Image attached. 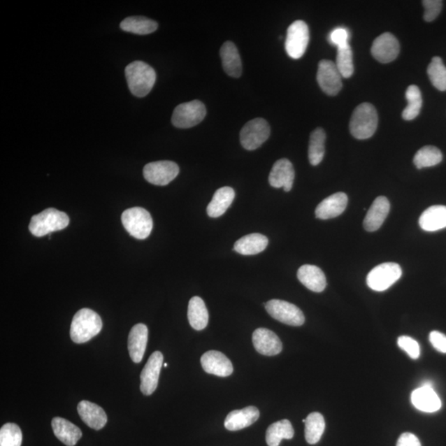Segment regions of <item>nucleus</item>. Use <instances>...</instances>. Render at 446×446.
<instances>
[{
    "label": "nucleus",
    "instance_id": "1",
    "mask_svg": "<svg viewBox=\"0 0 446 446\" xmlns=\"http://www.w3.org/2000/svg\"><path fill=\"white\" fill-rule=\"evenodd\" d=\"M125 75L131 93L143 98L151 92L157 80L156 71L143 62L136 61L126 67Z\"/></svg>",
    "mask_w": 446,
    "mask_h": 446
},
{
    "label": "nucleus",
    "instance_id": "2",
    "mask_svg": "<svg viewBox=\"0 0 446 446\" xmlns=\"http://www.w3.org/2000/svg\"><path fill=\"white\" fill-rule=\"evenodd\" d=\"M103 327L101 317L89 308H82L75 313L71 326V338L76 344L87 343L96 336Z\"/></svg>",
    "mask_w": 446,
    "mask_h": 446
},
{
    "label": "nucleus",
    "instance_id": "3",
    "mask_svg": "<svg viewBox=\"0 0 446 446\" xmlns=\"http://www.w3.org/2000/svg\"><path fill=\"white\" fill-rule=\"evenodd\" d=\"M377 121L376 109L371 103L359 104L350 118V134L359 140L371 138L375 134Z\"/></svg>",
    "mask_w": 446,
    "mask_h": 446
},
{
    "label": "nucleus",
    "instance_id": "4",
    "mask_svg": "<svg viewBox=\"0 0 446 446\" xmlns=\"http://www.w3.org/2000/svg\"><path fill=\"white\" fill-rule=\"evenodd\" d=\"M69 223L66 213L51 208L31 217L29 231L34 236L41 238L51 232L65 229Z\"/></svg>",
    "mask_w": 446,
    "mask_h": 446
},
{
    "label": "nucleus",
    "instance_id": "5",
    "mask_svg": "<svg viewBox=\"0 0 446 446\" xmlns=\"http://www.w3.org/2000/svg\"><path fill=\"white\" fill-rule=\"evenodd\" d=\"M122 222L127 231L139 240L148 238L153 229L152 217L143 208L127 209L122 215Z\"/></svg>",
    "mask_w": 446,
    "mask_h": 446
},
{
    "label": "nucleus",
    "instance_id": "6",
    "mask_svg": "<svg viewBox=\"0 0 446 446\" xmlns=\"http://www.w3.org/2000/svg\"><path fill=\"white\" fill-rule=\"evenodd\" d=\"M207 115L206 107L199 100L180 104L173 113L171 121L177 129H190L200 124Z\"/></svg>",
    "mask_w": 446,
    "mask_h": 446
},
{
    "label": "nucleus",
    "instance_id": "7",
    "mask_svg": "<svg viewBox=\"0 0 446 446\" xmlns=\"http://www.w3.org/2000/svg\"><path fill=\"white\" fill-rule=\"evenodd\" d=\"M403 274L398 264L387 262L373 268L367 276V285L372 290L382 292L394 285Z\"/></svg>",
    "mask_w": 446,
    "mask_h": 446
},
{
    "label": "nucleus",
    "instance_id": "8",
    "mask_svg": "<svg viewBox=\"0 0 446 446\" xmlns=\"http://www.w3.org/2000/svg\"><path fill=\"white\" fill-rule=\"evenodd\" d=\"M270 134L271 127L267 121L261 117L254 118L241 129L240 144L245 150L254 151L266 142Z\"/></svg>",
    "mask_w": 446,
    "mask_h": 446
},
{
    "label": "nucleus",
    "instance_id": "9",
    "mask_svg": "<svg viewBox=\"0 0 446 446\" xmlns=\"http://www.w3.org/2000/svg\"><path fill=\"white\" fill-rule=\"evenodd\" d=\"M309 29L306 22L297 20L289 27L287 31L285 49L293 59L301 58L308 48Z\"/></svg>",
    "mask_w": 446,
    "mask_h": 446
},
{
    "label": "nucleus",
    "instance_id": "10",
    "mask_svg": "<svg viewBox=\"0 0 446 446\" xmlns=\"http://www.w3.org/2000/svg\"><path fill=\"white\" fill-rule=\"evenodd\" d=\"M265 307L273 318L286 325L300 326L304 324L305 317L303 312L293 303L273 299L265 303Z\"/></svg>",
    "mask_w": 446,
    "mask_h": 446
},
{
    "label": "nucleus",
    "instance_id": "11",
    "mask_svg": "<svg viewBox=\"0 0 446 446\" xmlns=\"http://www.w3.org/2000/svg\"><path fill=\"white\" fill-rule=\"evenodd\" d=\"M180 168L176 163L161 161L148 164L143 169L145 180L154 185L165 186L179 175Z\"/></svg>",
    "mask_w": 446,
    "mask_h": 446
},
{
    "label": "nucleus",
    "instance_id": "12",
    "mask_svg": "<svg viewBox=\"0 0 446 446\" xmlns=\"http://www.w3.org/2000/svg\"><path fill=\"white\" fill-rule=\"evenodd\" d=\"M317 80L323 92L330 96H335L343 89V76L331 61L322 60L318 64Z\"/></svg>",
    "mask_w": 446,
    "mask_h": 446
},
{
    "label": "nucleus",
    "instance_id": "13",
    "mask_svg": "<svg viewBox=\"0 0 446 446\" xmlns=\"http://www.w3.org/2000/svg\"><path fill=\"white\" fill-rule=\"evenodd\" d=\"M164 357L160 352H154L141 374L140 389L144 395H152L156 391L163 366Z\"/></svg>",
    "mask_w": 446,
    "mask_h": 446
},
{
    "label": "nucleus",
    "instance_id": "14",
    "mask_svg": "<svg viewBox=\"0 0 446 446\" xmlns=\"http://www.w3.org/2000/svg\"><path fill=\"white\" fill-rule=\"evenodd\" d=\"M400 45L396 36L390 33H384L377 36L373 43L371 53L377 62L389 63L398 57Z\"/></svg>",
    "mask_w": 446,
    "mask_h": 446
},
{
    "label": "nucleus",
    "instance_id": "15",
    "mask_svg": "<svg viewBox=\"0 0 446 446\" xmlns=\"http://www.w3.org/2000/svg\"><path fill=\"white\" fill-rule=\"evenodd\" d=\"M295 171L293 164L288 159L277 161L268 175V182L272 187H283L285 192H289L293 188Z\"/></svg>",
    "mask_w": 446,
    "mask_h": 446
},
{
    "label": "nucleus",
    "instance_id": "16",
    "mask_svg": "<svg viewBox=\"0 0 446 446\" xmlns=\"http://www.w3.org/2000/svg\"><path fill=\"white\" fill-rule=\"evenodd\" d=\"M252 341L254 349L263 356H276L283 349V345L279 336L275 332L266 329H258L254 331Z\"/></svg>",
    "mask_w": 446,
    "mask_h": 446
},
{
    "label": "nucleus",
    "instance_id": "17",
    "mask_svg": "<svg viewBox=\"0 0 446 446\" xmlns=\"http://www.w3.org/2000/svg\"><path fill=\"white\" fill-rule=\"evenodd\" d=\"M201 365L208 374L218 377L230 376L233 373V366L224 354L210 350L203 354Z\"/></svg>",
    "mask_w": 446,
    "mask_h": 446
},
{
    "label": "nucleus",
    "instance_id": "18",
    "mask_svg": "<svg viewBox=\"0 0 446 446\" xmlns=\"http://www.w3.org/2000/svg\"><path fill=\"white\" fill-rule=\"evenodd\" d=\"M348 197L345 193H336L322 201L316 208L315 215L322 220H331L343 213L347 207Z\"/></svg>",
    "mask_w": 446,
    "mask_h": 446
},
{
    "label": "nucleus",
    "instance_id": "19",
    "mask_svg": "<svg viewBox=\"0 0 446 446\" xmlns=\"http://www.w3.org/2000/svg\"><path fill=\"white\" fill-rule=\"evenodd\" d=\"M413 406L424 412H436L440 410L443 403L433 387L422 386L414 390L411 397Z\"/></svg>",
    "mask_w": 446,
    "mask_h": 446
},
{
    "label": "nucleus",
    "instance_id": "20",
    "mask_svg": "<svg viewBox=\"0 0 446 446\" xmlns=\"http://www.w3.org/2000/svg\"><path fill=\"white\" fill-rule=\"evenodd\" d=\"M390 211V203L384 196L377 197L367 213L364 227L367 231H375L383 225Z\"/></svg>",
    "mask_w": 446,
    "mask_h": 446
},
{
    "label": "nucleus",
    "instance_id": "21",
    "mask_svg": "<svg viewBox=\"0 0 446 446\" xmlns=\"http://www.w3.org/2000/svg\"><path fill=\"white\" fill-rule=\"evenodd\" d=\"M148 341V329L143 323L135 325L129 336V352L131 361L140 363L143 361Z\"/></svg>",
    "mask_w": 446,
    "mask_h": 446
},
{
    "label": "nucleus",
    "instance_id": "22",
    "mask_svg": "<svg viewBox=\"0 0 446 446\" xmlns=\"http://www.w3.org/2000/svg\"><path fill=\"white\" fill-rule=\"evenodd\" d=\"M77 410L82 421L90 429L99 431L106 426L108 417L106 412L99 405L89 401H81L77 407Z\"/></svg>",
    "mask_w": 446,
    "mask_h": 446
},
{
    "label": "nucleus",
    "instance_id": "23",
    "mask_svg": "<svg viewBox=\"0 0 446 446\" xmlns=\"http://www.w3.org/2000/svg\"><path fill=\"white\" fill-rule=\"evenodd\" d=\"M259 417V412L256 407L250 406L231 412L226 416L224 426L229 431H235L247 429Z\"/></svg>",
    "mask_w": 446,
    "mask_h": 446
},
{
    "label": "nucleus",
    "instance_id": "24",
    "mask_svg": "<svg viewBox=\"0 0 446 446\" xmlns=\"http://www.w3.org/2000/svg\"><path fill=\"white\" fill-rule=\"evenodd\" d=\"M298 279L309 290L321 293L326 287L324 273L315 266L304 265L298 268Z\"/></svg>",
    "mask_w": 446,
    "mask_h": 446
},
{
    "label": "nucleus",
    "instance_id": "25",
    "mask_svg": "<svg viewBox=\"0 0 446 446\" xmlns=\"http://www.w3.org/2000/svg\"><path fill=\"white\" fill-rule=\"evenodd\" d=\"M220 56L223 70L226 74L233 78H239L243 73V64L236 45L232 42H226L222 45Z\"/></svg>",
    "mask_w": 446,
    "mask_h": 446
},
{
    "label": "nucleus",
    "instance_id": "26",
    "mask_svg": "<svg viewBox=\"0 0 446 446\" xmlns=\"http://www.w3.org/2000/svg\"><path fill=\"white\" fill-rule=\"evenodd\" d=\"M52 426L57 438L67 446L75 445L82 438V432L79 427L64 418H53Z\"/></svg>",
    "mask_w": 446,
    "mask_h": 446
},
{
    "label": "nucleus",
    "instance_id": "27",
    "mask_svg": "<svg viewBox=\"0 0 446 446\" xmlns=\"http://www.w3.org/2000/svg\"><path fill=\"white\" fill-rule=\"evenodd\" d=\"M268 244V240L266 236L253 233L236 240L233 250L243 256H253L264 252Z\"/></svg>",
    "mask_w": 446,
    "mask_h": 446
},
{
    "label": "nucleus",
    "instance_id": "28",
    "mask_svg": "<svg viewBox=\"0 0 446 446\" xmlns=\"http://www.w3.org/2000/svg\"><path fill=\"white\" fill-rule=\"evenodd\" d=\"M235 195L234 189L231 187H222L217 189L213 195L212 201L208 206V215L216 218L224 215L233 202Z\"/></svg>",
    "mask_w": 446,
    "mask_h": 446
},
{
    "label": "nucleus",
    "instance_id": "29",
    "mask_svg": "<svg viewBox=\"0 0 446 446\" xmlns=\"http://www.w3.org/2000/svg\"><path fill=\"white\" fill-rule=\"evenodd\" d=\"M419 225L426 231H436L446 227V206H436L426 209L419 220Z\"/></svg>",
    "mask_w": 446,
    "mask_h": 446
},
{
    "label": "nucleus",
    "instance_id": "30",
    "mask_svg": "<svg viewBox=\"0 0 446 446\" xmlns=\"http://www.w3.org/2000/svg\"><path fill=\"white\" fill-rule=\"evenodd\" d=\"M208 312L206 303L201 298L195 296L190 299L188 308V319L194 330L206 329L208 323Z\"/></svg>",
    "mask_w": 446,
    "mask_h": 446
},
{
    "label": "nucleus",
    "instance_id": "31",
    "mask_svg": "<svg viewBox=\"0 0 446 446\" xmlns=\"http://www.w3.org/2000/svg\"><path fill=\"white\" fill-rule=\"evenodd\" d=\"M122 30L129 33L148 35L154 33L158 29L156 21L143 16H133L125 18L120 24Z\"/></svg>",
    "mask_w": 446,
    "mask_h": 446
},
{
    "label": "nucleus",
    "instance_id": "32",
    "mask_svg": "<svg viewBox=\"0 0 446 446\" xmlns=\"http://www.w3.org/2000/svg\"><path fill=\"white\" fill-rule=\"evenodd\" d=\"M294 430L289 420H281L273 423L266 431V443L268 446H279L281 440L294 438Z\"/></svg>",
    "mask_w": 446,
    "mask_h": 446
},
{
    "label": "nucleus",
    "instance_id": "33",
    "mask_svg": "<svg viewBox=\"0 0 446 446\" xmlns=\"http://www.w3.org/2000/svg\"><path fill=\"white\" fill-rule=\"evenodd\" d=\"M325 131L318 127L312 131L309 140L308 159L312 166H317L322 161L325 154Z\"/></svg>",
    "mask_w": 446,
    "mask_h": 446
},
{
    "label": "nucleus",
    "instance_id": "34",
    "mask_svg": "<svg viewBox=\"0 0 446 446\" xmlns=\"http://www.w3.org/2000/svg\"><path fill=\"white\" fill-rule=\"evenodd\" d=\"M305 438L310 445H315L324 433L326 423L324 417L319 412L309 414L305 419Z\"/></svg>",
    "mask_w": 446,
    "mask_h": 446
},
{
    "label": "nucleus",
    "instance_id": "35",
    "mask_svg": "<svg viewBox=\"0 0 446 446\" xmlns=\"http://www.w3.org/2000/svg\"><path fill=\"white\" fill-rule=\"evenodd\" d=\"M408 106L405 108L402 116L404 120L411 121L416 118L421 112L422 97L419 88L417 85H410L406 91Z\"/></svg>",
    "mask_w": 446,
    "mask_h": 446
},
{
    "label": "nucleus",
    "instance_id": "36",
    "mask_svg": "<svg viewBox=\"0 0 446 446\" xmlns=\"http://www.w3.org/2000/svg\"><path fill=\"white\" fill-rule=\"evenodd\" d=\"M443 154L438 148L426 145L418 151L413 159L414 165L418 169L438 165L443 161Z\"/></svg>",
    "mask_w": 446,
    "mask_h": 446
},
{
    "label": "nucleus",
    "instance_id": "37",
    "mask_svg": "<svg viewBox=\"0 0 446 446\" xmlns=\"http://www.w3.org/2000/svg\"><path fill=\"white\" fill-rule=\"evenodd\" d=\"M427 74L434 87L440 90H446V67L439 57L432 58L427 68Z\"/></svg>",
    "mask_w": 446,
    "mask_h": 446
},
{
    "label": "nucleus",
    "instance_id": "38",
    "mask_svg": "<svg viewBox=\"0 0 446 446\" xmlns=\"http://www.w3.org/2000/svg\"><path fill=\"white\" fill-rule=\"evenodd\" d=\"M336 66L343 78H350L354 73L353 52L350 45L338 48Z\"/></svg>",
    "mask_w": 446,
    "mask_h": 446
},
{
    "label": "nucleus",
    "instance_id": "39",
    "mask_svg": "<svg viewBox=\"0 0 446 446\" xmlns=\"http://www.w3.org/2000/svg\"><path fill=\"white\" fill-rule=\"evenodd\" d=\"M22 434L20 427L15 423H7L0 430V446H21Z\"/></svg>",
    "mask_w": 446,
    "mask_h": 446
},
{
    "label": "nucleus",
    "instance_id": "40",
    "mask_svg": "<svg viewBox=\"0 0 446 446\" xmlns=\"http://www.w3.org/2000/svg\"><path fill=\"white\" fill-rule=\"evenodd\" d=\"M398 345L409 357L413 359L419 358L421 354L420 345L417 341L408 336H402L398 339Z\"/></svg>",
    "mask_w": 446,
    "mask_h": 446
},
{
    "label": "nucleus",
    "instance_id": "41",
    "mask_svg": "<svg viewBox=\"0 0 446 446\" xmlns=\"http://www.w3.org/2000/svg\"><path fill=\"white\" fill-rule=\"evenodd\" d=\"M425 8L424 20L432 22L438 17L443 9V2L440 0H424L422 2Z\"/></svg>",
    "mask_w": 446,
    "mask_h": 446
},
{
    "label": "nucleus",
    "instance_id": "42",
    "mask_svg": "<svg viewBox=\"0 0 446 446\" xmlns=\"http://www.w3.org/2000/svg\"><path fill=\"white\" fill-rule=\"evenodd\" d=\"M350 34L349 31L343 27H338L329 34V42L338 47V48H345L349 45Z\"/></svg>",
    "mask_w": 446,
    "mask_h": 446
},
{
    "label": "nucleus",
    "instance_id": "43",
    "mask_svg": "<svg viewBox=\"0 0 446 446\" xmlns=\"http://www.w3.org/2000/svg\"><path fill=\"white\" fill-rule=\"evenodd\" d=\"M429 339L433 347L441 353H446V336L438 331H431Z\"/></svg>",
    "mask_w": 446,
    "mask_h": 446
},
{
    "label": "nucleus",
    "instance_id": "44",
    "mask_svg": "<svg viewBox=\"0 0 446 446\" xmlns=\"http://www.w3.org/2000/svg\"><path fill=\"white\" fill-rule=\"evenodd\" d=\"M397 446H422L419 439L412 433H403L400 436Z\"/></svg>",
    "mask_w": 446,
    "mask_h": 446
},
{
    "label": "nucleus",
    "instance_id": "45",
    "mask_svg": "<svg viewBox=\"0 0 446 446\" xmlns=\"http://www.w3.org/2000/svg\"><path fill=\"white\" fill-rule=\"evenodd\" d=\"M167 366H168V365H167V364H166V363L164 364V367H166V368Z\"/></svg>",
    "mask_w": 446,
    "mask_h": 446
}]
</instances>
